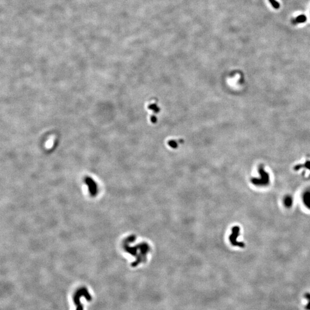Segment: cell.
Returning <instances> with one entry per match:
<instances>
[{"mask_svg":"<svg viewBox=\"0 0 310 310\" xmlns=\"http://www.w3.org/2000/svg\"><path fill=\"white\" fill-rule=\"evenodd\" d=\"M269 2L271 4L272 7L276 9H278V8L280 7V4L278 3V2L276 0H269Z\"/></svg>","mask_w":310,"mask_h":310,"instance_id":"8","label":"cell"},{"mask_svg":"<svg viewBox=\"0 0 310 310\" xmlns=\"http://www.w3.org/2000/svg\"><path fill=\"white\" fill-rule=\"evenodd\" d=\"M259 178H253L252 179V183L254 185L257 186H267L269 183V176L268 173L265 171L262 167H259Z\"/></svg>","mask_w":310,"mask_h":310,"instance_id":"2","label":"cell"},{"mask_svg":"<svg viewBox=\"0 0 310 310\" xmlns=\"http://www.w3.org/2000/svg\"><path fill=\"white\" fill-rule=\"evenodd\" d=\"M303 202L307 208L310 209V191H307L303 194Z\"/></svg>","mask_w":310,"mask_h":310,"instance_id":"5","label":"cell"},{"mask_svg":"<svg viewBox=\"0 0 310 310\" xmlns=\"http://www.w3.org/2000/svg\"><path fill=\"white\" fill-rule=\"evenodd\" d=\"M81 297H85V299L88 301H91L92 300V296L86 288L82 287L78 289L73 296V301L77 306L76 310H83V306L81 303Z\"/></svg>","mask_w":310,"mask_h":310,"instance_id":"1","label":"cell"},{"mask_svg":"<svg viewBox=\"0 0 310 310\" xmlns=\"http://www.w3.org/2000/svg\"><path fill=\"white\" fill-rule=\"evenodd\" d=\"M301 168H307V169H310V162H307L304 165H299V166H296V167H295V169L297 171L298 169H300Z\"/></svg>","mask_w":310,"mask_h":310,"instance_id":"7","label":"cell"},{"mask_svg":"<svg viewBox=\"0 0 310 310\" xmlns=\"http://www.w3.org/2000/svg\"><path fill=\"white\" fill-rule=\"evenodd\" d=\"M307 20L306 16L304 14H301L296 18H293L291 20V23L293 25L299 24L301 23L305 22Z\"/></svg>","mask_w":310,"mask_h":310,"instance_id":"4","label":"cell"},{"mask_svg":"<svg viewBox=\"0 0 310 310\" xmlns=\"http://www.w3.org/2000/svg\"><path fill=\"white\" fill-rule=\"evenodd\" d=\"M293 203V199L291 196H286L284 199V204L286 208H290Z\"/></svg>","mask_w":310,"mask_h":310,"instance_id":"6","label":"cell"},{"mask_svg":"<svg viewBox=\"0 0 310 310\" xmlns=\"http://www.w3.org/2000/svg\"><path fill=\"white\" fill-rule=\"evenodd\" d=\"M239 232H240V229H238V228H235L233 229V233H232V235L231 237V240H232V243L235 245H238L239 247H244V244L242 243H238L236 241V238L238 236V234H239Z\"/></svg>","mask_w":310,"mask_h":310,"instance_id":"3","label":"cell"}]
</instances>
